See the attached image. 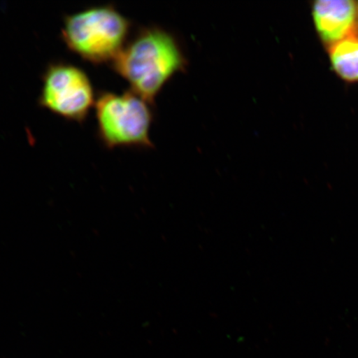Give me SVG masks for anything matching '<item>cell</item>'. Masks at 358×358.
Masks as SVG:
<instances>
[{"label": "cell", "instance_id": "cell-1", "mask_svg": "<svg viewBox=\"0 0 358 358\" xmlns=\"http://www.w3.org/2000/svg\"><path fill=\"white\" fill-rule=\"evenodd\" d=\"M110 66L131 91L153 105L165 85L185 73L187 59L176 36L150 26L138 29Z\"/></svg>", "mask_w": 358, "mask_h": 358}, {"label": "cell", "instance_id": "cell-2", "mask_svg": "<svg viewBox=\"0 0 358 358\" xmlns=\"http://www.w3.org/2000/svg\"><path fill=\"white\" fill-rule=\"evenodd\" d=\"M132 22L113 3L65 15L61 38L71 52L92 64H111L131 38Z\"/></svg>", "mask_w": 358, "mask_h": 358}, {"label": "cell", "instance_id": "cell-3", "mask_svg": "<svg viewBox=\"0 0 358 358\" xmlns=\"http://www.w3.org/2000/svg\"><path fill=\"white\" fill-rule=\"evenodd\" d=\"M152 104L132 91L101 92L95 103L96 133L103 146L152 148Z\"/></svg>", "mask_w": 358, "mask_h": 358}, {"label": "cell", "instance_id": "cell-4", "mask_svg": "<svg viewBox=\"0 0 358 358\" xmlns=\"http://www.w3.org/2000/svg\"><path fill=\"white\" fill-rule=\"evenodd\" d=\"M38 105L69 122L82 124L95 106L91 79L80 67L64 61L49 62L42 75Z\"/></svg>", "mask_w": 358, "mask_h": 358}, {"label": "cell", "instance_id": "cell-5", "mask_svg": "<svg viewBox=\"0 0 358 358\" xmlns=\"http://www.w3.org/2000/svg\"><path fill=\"white\" fill-rule=\"evenodd\" d=\"M311 15L326 48L358 33L357 2L353 0H317L312 4Z\"/></svg>", "mask_w": 358, "mask_h": 358}, {"label": "cell", "instance_id": "cell-6", "mask_svg": "<svg viewBox=\"0 0 358 358\" xmlns=\"http://www.w3.org/2000/svg\"><path fill=\"white\" fill-rule=\"evenodd\" d=\"M331 69L347 83H358V33L327 48Z\"/></svg>", "mask_w": 358, "mask_h": 358}, {"label": "cell", "instance_id": "cell-7", "mask_svg": "<svg viewBox=\"0 0 358 358\" xmlns=\"http://www.w3.org/2000/svg\"><path fill=\"white\" fill-rule=\"evenodd\" d=\"M357 27H358V2H357Z\"/></svg>", "mask_w": 358, "mask_h": 358}]
</instances>
